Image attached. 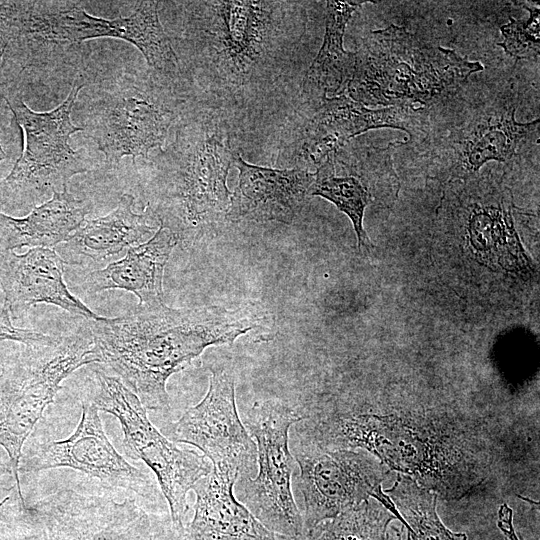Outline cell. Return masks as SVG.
I'll return each mask as SVG.
<instances>
[{"instance_id": "9c48e42d", "label": "cell", "mask_w": 540, "mask_h": 540, "mask_svg": "<svg viewBox=\"0 0 540 540\" xmlns=\"http://www.w3.org/2000/svg\"><path fill=\"white\" fill-rule=\"evenodd\" d=\"M82 131L104 154L108 164L123 157L147 158L161 147L171 124V112L158 103L133 76L122 75L104 85L84 109Z\"/></svg>"}, {"instance_id": "f1b7e54d", "label": "cell", "mask_w": 540, "mask_h": 540, "mask_svg": "<svg viewBox=\"0 0 540 540\" xmlns=\"http://www.w3.org/2000/svg\"><path fill=\"white\" fill-rule=\"evenodd\" d=\"M497 525L505 540H519L513 527V512L507 504H502L498 510Z\"/></svg>"}, {"instance_id": "5b68a950", "label": "cell", "mask_w": 540, "mask_h": 540, "mask_svg": "<svg viewBox=\"0 0 540 540\" xmlns=\"http://www.w3.org/2000/svg\"><path fill=\"white\" fill-rule=\"evenodd\" d=\"M26 346L0 384V445L9 455L18 488L22 446L62 381L84 365L99 363L85 322L61 335L55 345Z\"/></svg>"}, {"instance_id": "4dcf8cb0", "label": "cell", "mask_w": 540, "mask_h": 540, "mask_svg": "<svg viewBox=\"0 0 540 540\" xmlns=\"http://www.w3.org/2000/svg\"><path fill=\"white\" fill-rule=\"evenodd\" d=\"M404 527L401 526L400 528H397L395 526H389L387 533H386V540H410V537L408 534H406V538L404 539Z\"/></svg>"}, {"instance_id": "8fae6325", "label": "cell", "mask_w": 540, "mask_h": 540, "mask_svg": "<svg viewBox=\"0 0 540 540\" xmlns=\"http://www.w3.org/2000/svg\"><path fill=\"white\" fill-rule=\"evenodd\" d=\"M189 32L204 38L214 62L230 80L249 76L272 49L278 35L274 1L198 2Z\"/></svg>"}, {"instance_id": "e0dca14e", "label": "cell", "mask_w": 540, "mask_h": 540, "mask_svg": "<svg viewBox=\"0 0 540 540\" xmlns=\"http://www.w3.org/2000/svg\"><path fill=\"white\" fill-rule=\"evenodd\" d=\"M66 264L50 248H31L22 255L4 251L0 258V282L9 312L18 317L38 303H47L84 320L100 319L102 316L69 291L63 277Z\"/></svg>"}, {"instance_id": "ba28073f", "label": "cell", "mask_w": 540, "mask_h": 540, "mask_svg": "<svg viewBox=\"0 0 540 540\" xmlns=\"http://www.w3.org/2000/svg\"><path fill=\"white\" fill-rule=\"evenodd\" d=\"M301 417L278 400L259 401L248 411L246 429L256 440L258 472L248 478L242 501L271 532L306 538L291 490L294 458L288 446L290 427Z\"/></svg>"}, {"instance_id": "836d02e7", "label": "cell", "mask_w": 540, "mask_h": 540, "mask_svg": "<svg viewBox=\"0 0 540 540\" xmlns=\"http://www.w3.org/2000/svg\"><path fill=\"white\" fill-rule=\"evenodd\" d=\"M0 96H1V83H0ZM5 158H7V155L2 149L1 142H0V162L4 160Z\"/></svg>"}, {"instance_id": "30bf717a", "label": "cell", "mask_w": 540, "mask_h": 540, "mask_svg": "<svg viewBox=\"0 0 540 540\" xmlns=\"http://www.w3.org/2000/svg\"><path fill=\"white\" fill-rule=\"evenodd\" d=\"M25 540H150L154 524L135 500L57 491L28 510Z\"/></svg>"}, {"instance_id": "4316f807", "label": "cell", "mask_w": 540, "mask_h": 540, "mask_svg": "<svg viewBox=\"0 0 540 540\" xmlns=\"http://www.w3.org/2000/svg\"><path fill=\"white\" fill-rule=\"evenodd\" d=\"M396 519L382 504L369 498L317 524L308 540H386L390 523Z\"/></svg>"}, {"instance_id": "ac0fdd59", "label": "cell", "mask_w": 540, "mask_h": 540, "mask_svg": "<svg viewBox=\"0 0 540 540\" xmlns=\"http://www.w3.org/2000/svg\"><path fill=\"white\" fill-rule=\"evenodd\" d=\"M238 186L226 214L230 220L291 223L309 195L315 173L250 164L236 154Z\"/></svg>"}, {"instance_id": "8992f818", "label": "cell", "mask_w": 540, "mask_h": 540, "mask_svg": "<svg viewBox=\"0 0 540 540\" xmlns=\"http://www.w3.org/2000/svg\"><path fill=\"white\" fill-rule=\"evenodd\" d=\"M93 375L88 400L119 420L126 455L154 472L169 505L171 526L185 536L188 491L211 471L212 464L203 454L180 449L164 437L148 419L140 399L118 377L102 368H94Z\"/></svg>"}, {"instance_id": "7a4b0ae2", "label": "cell", "mask_w": 540, "mask_h": 540, "mask_svg": "<svg viewBox=\"0 0 540 540\" xmlns=\"http://www.w3.org/2000/svg\"><path fill=\"white\" fill-rule=\"evenodd\" d=\"M354 55L343 95L364 106H396L413 113L448 98L483 70L480 62L424 44L393 24L372 31Z\"/></svg>"}, {"instance_id": "cb8c5ba5", "label": "cell", "mask_w": 540, "mask_h": 540, "mask_svg": "<svg viewBox=\"0 0 540 540\" xmlns=\"http://www.w3.org/2000/svg\"><path fill=\"white\" fill-rule=\"evenodd\" d=\"M364 1H327L326 29L322 46L306 72L304 89L326 97L343 95L351 78L354 52L343 47L347 23Z\"/></svg>"}, {"instance_id": "d6986e66", "label": "cell", "mask_w": 540, "mask_h": 540, "mask_svg": "<svg viewBox=\"0 0 540 540\" xmlns=\"http://www.w3.org/2000/svg\"><path fill=\"white\" fill-rule=\"evenodd\" d=\"M238 476L235 470L212 466L193 485L195 512L185 540H276V534L236 500L233 486Z\"/></svg>"}, {"instance_id": "d4e9b609", "label": "cell", "mask_w": 540, "mask_h": 540, "mask_svg": "<svg viewBox=\"0 0 540 540\" xmlns=\"http://www.w3.org/2000/svg\"><path fill=\"white\" fill-rule=\"evenodd\" d=\"M333 158L316 169L309 195L327 199L346 214L352 222L359 249H369L371 243L363 228V219L373 195L360 173L355 172V167L341 164L344 172L339 173L334 168Z\"/></svg>"}, {"instance_id": "9a60e30c", "label": "cell", "mask_w": 540, "mask_h": 540, "mask_svg": "<svg viewBox=\"0 0 540 540\" xmlns=\"http://www.w3.org/2000/svg\"><path fill=\"white\" fill-rule=\"evenodd\" d=\"M510 98L475 109L463 124L452 128L435 150V157L448 163L453 178H467L489 161L507 162L518 155L538 131L539 120L519 123Z\"/></svg>"}, {"instance_id": "603a6c76", "label": "cell", "mask_w": 540, "mask_h": 540, "mask_svg": "<svg viewBox=\"0 0 540 540\" xmlns=\"http://www.w3.org/2000/svg\"><path fill=\"white\" fill-rule=\"evenodd\" d=\"M467 234L479 262L510 272L529 270L530 261L521 246L505 197L491 203H471Z\"/></svg>"}, {"instance_id": "3957f363", "label": "cell", "mask_w": 540, "mask_h": 540, "mask_svg": "<svg viewBox=\"0 0 540 540\" xmlns=\"http://www.w3.org/2000/svg\"><path fill=\"white\" fill-rule=\"evenodd\" d=\"M0 22L14 37L53 44H79L111 37L125 40L143 54L150 68L163 75L179 71L178 57L158 15L157 1H141L128 17L105 19L72 2L0 1Z\"/></svg>"}, {"instance_id": "44dd1931", "label": "cell", "mask_w": 540, "mask_h": 540, "mask_svg": "<svg viewBox=\"0 0 540 540\" xmlns=\"http://www.w3.org/2000/svg\"><path fill=\"white\" fill-rule=\"evenodd\" d=\"M133 207L134 197L126 193L110 213L83 223L59 248L69 256L67 264L101 263L152 235L156 227L148 224V215Z\"/></svg>"}, {"instance_id": "ffe728a7", "label": "cell", "mask_w": 540, "mask_h": 540, "mask_svg": "<svg viewBox=\"0 0 540 540\" xmlns=\"http://www.w3.org/2000/svg\"><path fill=\"white\" fill-rule=\"evenodd\" d=\"M177 244L175 234L160 224L151 238L129 247L122 259L90 272L84 288L88 293L122 289L138 298V306L164 304V270Z\"/></svg>"}, {"instance_id": "f546056e", "label": "cell", "mask_w": 540, "mask_h": 540, "mask_svg": "<svg viewBox=\"0 0 540 540\" xmlns=\"http://www.w3.org/2000/svg\"><path fill=\"white\" fill-rule=\"evenodd\" d=\"M150 540H185L184 536L178 534L171 526L166 529L162 525L154 526Z\"/></svg>"}, {"instance_id": "277c9868", "label": "cell", "mask_w": 540, "mask_h": 540, "mask_svg": "<svg viewBox=\"0 0 540 540\" xmlns=\"http://www.w3.org/2000/svg\"><path fill=\"white\" fill-rule=\"evenodd\" d=\"M235 157L228 142L218 136L196 138L185 133L157 168L153 208L178 243L191 242L202 225L226 216L232 197L227 176Z\"/></svg>"}, {"instance_id": "7402d4cb", "label": "cell", "mask_w": 540, "mask_h": 540, "mask_svg": "<svg viewBox=\"0 0 540 540\" xmlns=\"http://www.w3.org/2000/svg\"><path fill=\"white\" fill-rule=\"evenodd\" d=\"M92 204L76 198L67 189L53 192L52 197L35 206L24 217L0 213V246L14 248H49L64 243L83 225Z\"/></svg>"}, {"instance_id": "6da1fadb", "label": "cell", "mask_w": 540, "mask_h": 540, "mask_svg": "<svg viewBox=\"0 0 540 540\" xmlns=\"http://www.w3.org/2000/svg\"><path fill=\"white\" fill-rule=\"evenodd\" d=\"M255 308L137 306L123 316L85 320L99 363L106 364L146 409L167 411L166 384L209 346L233 343L263 327Z\"/></svg>"}, {"instance_id": "484cf974", "label": "cell", "mask_w": 540, "mask_h": 540, "mask_svg": "<svg viewBox=\"0 0 540 540\" xmlns=\"http://www.w3.org/2000/svg\"><path fill=\"white\" fill-rule=\"evenodd\" d=\"M383 492L407 523L410 540H467L466 534L452 532L442 523L436 511V494L412 478L398 473L393 487Z\"/></svg>"}, {"instance_id": "5bb4252c", "label": "cell", "mask_w": 540, "mask_h": 540, "mask_svg": "<svg viewBox=\"0 0 540 540\" xmlns=\"http://www.w3.org/2000/svg\"><path fill=\"white\" fill-rule=\"evenodd\" d=\"M57 467L81 471L107 488L125 489L147 500L157 497L150 477L132 466L111 444L98 408L88 399L82 402L81 419L74 433L65 440L39 445L22 469L40 471Z\"/></svg>"}, {"instance_id": "d6a6232c", "label": "cell", "mask_w": 540, "mask_h": 540, "mask_svg": "<svg viewBox=\"0 0 540 540\" xmlns=\"http://www.w3.org/2000/svg\"><path fill=\"white\" fill-rule=\"evenodd\" d=\"M276 540H308L307 538H300V537H288V536H282L276 534Z\"/></svg>"}, {"instance_id": "7c38bea8", "label": "cell", "mask_w": 540, "mask_h": 540, "mask_svg": "<svg viewBox=\"0 0 540 540\" xmlns=\"http://www.w3.org/2000/svg\"><path fill=\"white\" fill-rule=\"evenodd\" d=\"M306 532L371 498L389 470L364 450L312 447L296 451Z\"/></svg>"}, {"instance_id": "4fadbf2b", "label": "cell", "mask_w": 540, "mask_h": 540, "mask_svg": "<svg viewBox=\"0 0 540 540\" xmlns=\"http://www.w3.org/2000/svg\"><path fill=\"white\" fill-rule=\"evenodd\" d=\"M172 438L197 447L214 467L239 475L256 469V443L239 417L235 378L229 368L211 369L206 395L173 425Z\"/></svg>"}, {"instance_id": "52a82bcc", "label": "cell", "mask_w": 540, "mask_h": 540, "mask_svg": "<svg viewBox=\"0 0 540 540\" xmlns=\"http://www.w3.org/2000/svg\"><path fill=\"white\" fill-rule=\"evenodd\" d=\"M82 87L74 84L67 98L47 112L33 111L18 95L10 100L1 92L24 134L21 156L0 182L2 197L32 205L49 192H62L70 178L88 171L85 157L69 145L71 135L82 131L71 120Z\"/></svg>"}, {"instance_id": "83f0119b", "label": "cell", "mask_w": 540, "mask_h": 540, "mask_svg": "<svg viewBox=\"0 0 540 540\" xmlns=\"http://www.w3.org/2000/svg\"><path fill=\"white\" fill-rule=\"evenodd\" d=\"M529 11L526 20L511 19L501 27L503 42L498 45L517 60L538 58L540 48L539 8L525 7Z\"/></svg>"}, {"instance_id": "2e32d148", "label": "cell", "mask_w": 540, "mask_h": 540, "mask_svg": "<svg viewBox=\"0 0 540 540\" xmlns=\"http://www.w3.org/2000/svg\"><path fill=\"white\" fill-rule=\"evenodd\" d=\"M414 116L413 112L396 106L369 109L347 95L323 98L292 144L296 169L319 168L336 156L350 139L371 129H401L413 137L418 127Z\"/></svg>"}, {"instance_id": "1f68e13d", "label": "cell", "mask_w": 540, "mask_h": 540, "mask_svg": "<svg viewBox=\"0 0 540 540\" xmlns=\"http://www.w3.org/2000/svg\"><path fill=\"white\" fill-rule=\"evenodd\" d=\"M9 42H10L9 37L7 36L5 31L3 30L2 26L0 25V63H1V60H2L4 50H5V48H6V46L8 45Z\"/></svg>"}]
</instances>
